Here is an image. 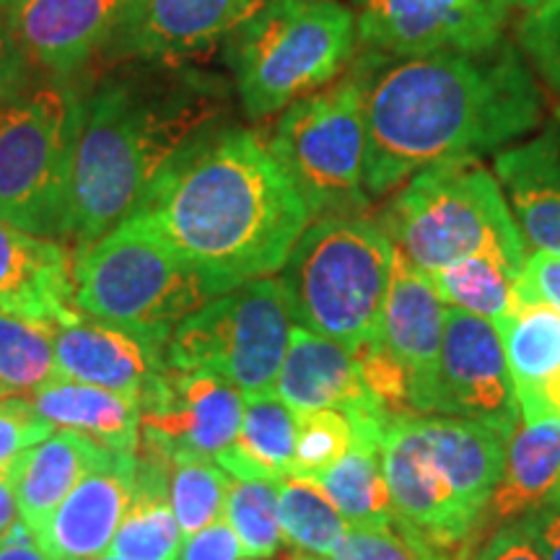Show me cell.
Masks as SVG:
<instances>
[{
	"label": "cell",
	"instance_id": "obj_13",
	"mask_svg": "<svg viewBox=\"0 0 560 560\" xmlns=\"http://www.w3.org/2000/svg\"><path fill=\"white\" fill-rule=\"evenodd\" d=\"M433 416L475 420L506 444L520 429V400L493 322L446 306Z\"/></svg>",
	"mask_w": 560,
	"mask_h": 560
},
{
	"label": "cell",
	"instance_id": "obj_40",
	"mask_svg": "<svg viewBox=\"0 0 560 560\" xmlns=\"http://www.w3.org/2000/svg\"><path fill=\"white\" fill-rule=\"evenodd\" d=\"M32 60L21 50L5 19H0V107L32 86Z\"/></svg>",
	"mask_w": 560,
	"mask_h": 560
},
{
	"label": "cell",
	"instance_id": "obj_36",
	"mask_svg": "<svg viewBox=\"0 0 560 560\" xmlns=\"http://www.w3.org/2000/svg\"><path fill=\"white\" fill-rule=\"evenodd\" d=\"M516 42L532 73L560 104V0L545 9L522 13L516 21Z\"/></svg>",
	"mask_w": 560,
	"mask_h": 560
},
{
	"label": "cell",
	"instance_id": "obj_11",
	"mask_svg": "<svg viewBox=\"0 0 560 560\" xmlns=\"http://www.w3.org/2000/svg\"><path fill=\"white\" fill-rule=\"evenodd\" d=\"M293 332L278 276L249 280L210 299L172 330L166 366L210 371L244 397L268 395Z\"/></svg>",
	"mask_w": 560,
	"mask_h": 560
},
{
	"label": "cell",
	"instance_id": "obj_9",
	"mask_svg": "<svg viewBox=\"0 0 560 560\" xmlns=\"http://www.w3.org/2000/svg\"><path fill=\"white\" fill-rule=\"evenodd\" d=\"M79 125L81 91L70 83L30 86L0 107V221L68 242Z\"/></svg>",
	"mask_w": 560,
	"mask_h": 560
},
{
	"label": "cell",
	"instance_id": "obj_31",
	"mask_svg": "<svg viewBox=\"0 0 560 560\" xmlns=\"http://www.w3.org/2000/svg\"><path fill=\"white\" fill-rule=\"evenodd\" d=\"M278 514L285 540L314 558L330 560L348 532V522L325 490L291 475L278 480Z\"/></svg>",
	"mask_w": 560,
	"mask_h": 560
},
{
	"label": "cell",
	"instance_id": "obj_30",
	"mask_svg": "<svg viewBox=\"0 0 560 560\" xmlns=\"http://www.w3.org/2000/svg\"><path fill=\"white\" fill-rule=\"evenodd\" d=\"M516 272L495 257H465L446 268L429 272L433 289L446 306L488 322H499L516 312Z\"/></svg>",
	"mask_w": 560,
	"mask_h": 560
},
{
	"label": "cell",
	"instance_id": "obj_32",
	"mask_svg": "<svg viewBox=\"0 0 560 560\" xmlns=\"http://www.w3.org/2000/svg\"><path fill=\"white\" fill-rule=\"evenodd\" d=\"M58 376L55 327L0 312V395L26 397Z\"/></svg>",
	"mask_w": 560,
	"mask_h": 560
},
{
	"label": "cell",
	"instance_id": "obj_33",
	"mask_svg": "<svg viewBox=\"0 0 560 560\" xmlns=\"http://www.w3.org/2000/svg\"><path fill=\"white\" fill-rule=\"evenodd\" d=\"M223 520L234 529L244 558H272L285 542L278 514V480H240L229 475Z\"/></svg>",
	"mask_w": 560,
	"mask_h": 560
},
{
	"label": "cell",
	"instance_id": "obj_23",
	"mask_svg": "<svg viewBox=\"0 0 560 560\" xmlns=\"http://www.w3.org/2000/svg\"><path fill=\"white\" fill-rule=\"evenodd\" d=\"M109 450L81 433L60 429L39 444L11 459V478L16 488L21 522L37 537L52 511L75 488L91 467L107 457Z\"/></svg>",
	"mask_w": 560,
	"mask_h": 560
},
{
	"label": "cell",
	"instance_id": "obj_27",
	"mask_svg": "<svg viewBox=\"0 0 560 560\" xmlns=\"http://www.w3.org/2000/svg\"><path fill=\"white\" fill-rule=\"evenodd\" d=\"M170 475V459L138 446L136 488L120 527L112 537L109 556L128 560H177L185 537L172 509Z\"/></svg>",
	"mask_w": 560,
	"mask_h": 560
},
{
	"label": "cell",
	"instance_id": "obj_24",
	"mask_svg": "<svg viewBox=\"0 0 560 560\" xmlns=\"http://www.w3.org/2000/svg\"><path fill=\"white\" fill-rule=\"evenodd\" d=\"M560 472V418L522 420L506 444V459L480 524L493 532L542 506Z\"/></svg>",
	"mask_w": 560,
	"mask_h": 560
},
{
	"label": "cell",
	"instance_id": "obj_37",
	"mask_svg": "<svg viewBox=\"0 0 560 560\" xmlns=\"http://www.w3.org/2000/svg\"><path fill=\"white\" fill-rule=\"evenodd\" d=\"M330 560H450V556L395 522L380 529L348 527Z\"/></svg>",
	"mask_w": 560,
	"mask_h": 560
},
{
	"label": "cell",
	"instance_id": "obj_43",
	"mask_svg": "<svg viewBox=\"0 0 560 560\" xmlns=\"http://www.w3.org/2000/svg\"><path fill=\"white\" fill-rule=\"evenodd\" d=\"M516 524L535 542V548L542 552L545 560H560V506L542 503V506L524 514Z\"/></svg>",
	"mask_w": 560,
	"mask_h": 560
},
{
	"label": "cell",
	"instance_id": "obj_25",
	"mask_svg": "<svg viewBox=\"0 0 560 560\" xmlns=\"http://www.w3.org/2000/svg\"><path fill=\"white\" fill-rule=\"evenodd\" d=\"M353 420V444L330 470H325L312 482L325 490L335 503L348 527L380 529L397 522L387 478L382 467V439L387 418L361 416Z\"/></svg>",
	"mask_w": 560,
	"mask_h": 560
},
{
	"label": "cell",
	"instance_id": "obj_20",
	"mask_svg": "<svg viewBox=\"0 0 560 560\" xmlns=\"http://www.w3.org/2000/svg\"><path fill=\"white\" fill-rule=\"evenodd\" d=\"M272 395L289 405L296 416L314 410H340L350 418L376 416L392 420L363 380L359 359L335 340L296 325Z\"/></svg>",
	"mask_w": 560,
	"mask_h": 560
},
{
	"label": "cell",
	"instance_id": "obj_10",
	"mask_svg": "<svg viewBox=\"0 0 560 560\" xmlns=\"http://www.w3.org/2000/svg\"><path fill=\"white\" fill-rule=\"evenodd\" d=\"M363 96L366 60L361 58L342 79L280 112L270 132L272 159L296 187L312 219L369 208Z\"/></svg>",
	"mask_w": 560,
	"mask_h": 560
},
{
	"label": "cell",
	"instance_id": "obj_49",
	"mask_svg": "<svg viewBox=\"0 0 560 560\" xmlns=\"http://www.w3.org/2000/svg\"><path fill=\"white\" fill-rule=\"evenodd\" d=\"M16 3H21V0H0V11L11 9V5H16Z\"/></svg>",
	"mask_w": 560,
	"mask_h": 560
},
{
	"label": "cell",
	"instance_id": "obj_7",
	"mask_svg": "<svg viewBox=\"0 0 560 560\" xmlns=\"http://www.w3.org/2000/svg\"><path fill=\"white\" fill-rule=\"evenodd\" d=\"M353 9L340 0H265L226 39L244 115L265 120L330 86L353 62Z\"/></svg>",
	"mask_w": 560,
	"mask_h": 560
},
{
	"label": "cell",
	"instance_id": "obj_22",
	"mask_svg": "<svg viewBox=\"0 0 560 560\" xmlns=\"http://www.w3.org/2000/svg\"><path fill=\"white\" fill-rule=\"evenodd\" d=\"M493 174L524 244L560 257V120L495 153Z\"/></svg>",
	"mask_w": 560,
	"mask_h": 560
},
{
	"label": "cell",
	"instance_id": "obj_53",
	"mask_svg": "<svg viewBox=\"0 0 560 560\" xmlns=\"http://www.w3.org/2000/svg\"><path fill=\"white\" fill-rule=\"evenodd\" d=\"M0 397H3V395H0Z\"/></svg>",
	"mask_w": 560,
	"mask_h": 560
},
{
	"label": "cell",
	"instance_id": "obj_48",
	"mask_svg": "<svg viewBox=\"0 0 560 560\" xmlns=\"http://www.w3.org/2000/svg\"><path fill=\"white\" fill-rule=\"evenodd\" d=\"M545 503H550V506H560V472H558V480L552 482L548 499H545Z\"/></svg>",
	"mask_w": 560,
	"mask_h": 560
},
{
	"label": "cell",
	"instance_id": "obj_50",
	"mask_svg": "<svg viewBox=\"0 0 560 560\" xmlns=\"http://www.w3.org/2000/svg\"><path fill=\"white\" fill-rule=\"evenodd\" d=\"M89 560H128V558H117V556H109V552H107V556H96V558H89Z\"/></svg>",
	"mask_w": 560,
	"mask_h": 560
},
{
	"label": "cell",
	"instance_id": "obj_45",
	"mask_svg": "<svg viewBox=\"0 0 560 560\" xmlns=\"http://www.w3.org/2000/svg\"><path fill=\"white\" fill-rule=\"evenodd\" d=\"M19 520L21 514H19L16 488H13V478H11V462H3V465H0V537H3Z\"/></svg>",
	"mask_w": 560,
	"mask_h": 560
},
{
	"label": "cell",
	"instance_id": "obj_17",
	"mask_svg": "<svg viewBox=\"0 0 560 560\" xmlns=\"http://www.w3.org/2000/svg\"><path fill=\"white\" fill-rule=\"evenodd\" d=\"M444 317L446 304L429 276L395 247L376 348L387 350L408 376L412 416H433Z\"/></svg>",
	"mask_w": 560,
	"mask_h": 560
},
{
	"label": "cell",
	"instance_id": "obj_15",
	"mask_svg": "<svg viewBox=\"0 0 560 560\" xmlns=\"http://www.w3.org/2000/svg\"><path fill=\"white\" fill-rule=\"evenodd\" d=\"M265 0H125L112 32L109 58L185 62L210 52Z\"/></svg>",
	"mask_w": 560,
	"mask_h": 560
},
{
	"label": "cell",
	"instance_id": "obj_2",
	"mask_svg": "<svg viewBox=\"0 0 560 560\" xmlns=\"http://www.w3.org/2000/svg\"><path fill=\"white\" fill-rule=\"evenodd\" d=\"M136 215L215 296L278 272L312 221L268 143L223 125L166 164Z\"/></svg>",
	"mask_w": 560,
	"mask_h": 560
},
{
	"label": "cell",
	"instance_id": "obj_5",
	"mask_svg": "<svg viewBox=\"0 0 560 560\" xmlns=\"http://www.w3.org/2000/svg\"><path fill=\"white\" fill-rule=\"evenodd\" d=\"M392 255L387 231L366 213L312 219L278 270L293 325L353 355L376 346Z\"/></svg>",
	"mask_w": 560,
	"mask_h": 560
},
{
	"label": "cell",
	"instance_id": "obj_8",
	"mask_svg": "<svg viewBox=\"0 0 560 560\" xmlns=\"http://www.w3.org/2000/svg\"><path fill=\"white\" fill-rule=\"evenodd\" d=\"M73 299L89 317L172 335L215 293L149 221L132 215L73 257Z\"/></svg>",
	"mask_w": 560,
	"mask_h": 560
},
{
	"label": "cell",
	"instance_id": "obj_28",
	"mask_svg": "<svg viewBox=\"0 0 560 560\" xmlns=\"http://www.w3.org/2000/svg\"><path fill=\"white\" fill-rule=\"evenodd\" d=\"M299 416L272 392L244 397L242 425L234 444L215 457V465L240 480H280L291 470Z\"/></svg>",
	"mask_w": 560,
	"mask_h": 560
},
{
	"label": "cell",
	"instance_id": "obj_1",
	"mask_svg": "<svg viewBox=\"0 0 560 560\" xmlns=\"http://www.w3.org/2000/svg\"><path fill=\"white\" fill-rule=\"evenodd\" d=\"M363 60L371 200L441 161L495 156L542 122V86L509 39L486 52Z\"/></svg>",
	"mask_w": 560,
	"mask_h": 560
},
{
	"label": "cell",
	"instance_id": "obj_14",
	"mask_svg": "<svg viewBox=\"0 0 560 560\" xmlns=\"http://www.w3.org/2000/svg\"><path fill=\"white\" fill-rule=\"evenodd\" d=\"M138 446L164 459L219 457L242 425L244 395L210 371L166 369L140 397Z\"/></svg>",
	"mask_w": 560,
	"mask_h": 560
},
{
	"label": "cell",
	"instance_id": "obj_21",
	"mask_svg": "<svg viewBox=\"0 0 560 560\" xmlns=\"http://www.w3.org/2000/svg\"><path fill=\"white\" fill-rule=\"evenodd\" d=\"M0 312L50 327L81 317L73 299V257L60 242L0 221Z\"/></svg>",
	"mask_w": 560,
	"mask_h": 560
},
{
	"label": "cell",
	"instance_id": "obj_38",
	"mask_svg": "<svg viewBox=\"0 0 560 560\" xmlns=\"http://www.w3.org/2000/svg\"><path fill=\"white\" fill-rule=\"evenodd\" d=\"M55 431L24 397H0V465L45 441Z\"/></svg>",
	"mask_w": 560,
	"mask_h": 560
},
{
	"label": "cell",
	"instance_id": "obj_29",
	"mask_svg": "<svg viewBox=\"0 0 560 560\" xmlns=\"http://www.w3.org/2000/svg\"><path fill=\"white\" fill-rule=\"evenodd\" d=\"M493 327L501 335L522 420H532L542 387L560 371V312L520 304Z\"/></svg>",
	"mask_w": 560,
	"mask_h": 560
},
{
	"label": "cell",
	"instance_id": "obj_34",
	"mask_svg": "<svg viewBox=\"0 0 560 560\" xmlns=\"http://www.w3.org/2000/svg\"><path fill=\"white\" fill-rule=\"evenodd\" d=\"M226 488L229 475L213 459L182 457L172 462L170 499L185 540L223 520Z\"/></svg>",
	"mask_w": 560,
	"mask_h": 560
},
{
	"label": "cell",
	"instance_id": "obj_16",
	"mask_svg": "<svg viewBox=\"0 0 560 560\" xmlns=\"http://www.w3.org/2000/svg\"><path fill=\"white\" fill-rule=\"evenodd\" d=\"M170 332L140 330L81 314L55 327V361L62 380L94 384L140 402L164 374Z\"/></svg>",
	"mask_w": 560,
	"mask_h": 560
},
{
	"label": "cell",
	"instance_id": "obj_35",
	"mask_svg": "<svg viewBox=\"0 0 560 560\" xmlns=\"http://www.w3.org/2000/svg\"><path fill=\"white\" fill-rule=\"evenodd\" d=\"M353 420L340 410H314L299 416L296 450H293L291 478L314 480L330 470L353 444Z\"/></svg>",
	"mask_w": 560,
	"mask_h": 560
},
{
	"label": "cell",
	"instance_id": "obj_18",
	"mask_svg": "<svg viewBox=\"0 0 560 560\" xmlns=\"http://www.w3.org/2000/svg\"><path fill=\"white\" fill-rule=\"evenodd\" d=\"M125 0H21L5 24L34 68L68 79L107 45Z\"/></svg>",
	"mask_w": 560,
	"mask_h": 560
},
{
	"label": "cell",
	"instance_id": "obj_4",
	"mask_svg": "<svg viewBox=\"0 0 560 560\" xmlns=\"http://www.w3.org/2000/svg\"><path fill=\"white\" fill-rule=\"evenodd\" d=\"M503 459L506 441L465 418L397 416L382 439L397 522L441 550L467 542L480 527Z\"/></svg>",
	"mask_w": 560,
	"mask_h": 560
},
{
	"label": "cell",
	"instance_id": "obj_47",
	"mask_svg": "<svg viewBox=\"0 0 560 560\" xmlns=\"http://www.w3.org/2000/svg\"><path fill=\"white\" fill-rule=\"evenodd\" d=\"M511 11H520V13H529L537 9H545V5L556 3V0H506Z\"/></svg>",
	"mask_w": 560,
	"mask_h": 560
},
{
	"label": "cell",
	"instance_id": "obj_26",
	"mask_svg": "<svg viewBox=\"0 0 560 560\" xmlns=\"http://www.w3.org/2000/svg\"><path fill=\"white\" fill-rule=\"evenodd\" d=\"M24 400L55 429L81 433L109 452L138 450L140 405L132 397L58 376Z\"/></svg>",
	"mask_w": 560,
	"mask_h": 560
},
{
	"label": "cell",
	"instance_id": "obj_12",
	"mask_svg": "<svg viewBox=\"0 0 560 560\" xmlns=\"http://www.w3.org/2000/svg\"><path fill=\"white\" fill-rule=\"evenodd\" d=\"M506 0H355V37L380 58L486 52L506 42Z\"/></svg>",
	"mask_w": 560,
	"mask_h": 560
},
{
	"label": "cell",
	"instance_id": "obj_41",
	"mask_svg": "<svg viewBox=\"0 0 560 560\" xmlns=\"http://www.w3.org/2000/svg\"><path fill=\"white\" fill-rule=\"evenodd\" d=\"M242 545L226 520H219L182 542L177 560H242Z\"/></svg>",
	"mask_w": 560,
	"mask_h": 560
},
{
	"label": "cell",
	"instance_id": "obj_51",
	"mask_svg": "<svg viewBox=\"0 0 560 560\" xmlns=\"http://www.w3.org/2000/svg\"><path fill=\"white\" fill-rule=\"evenodd\" d=\"M291 560H317V558L310 556V552H301V556H293Z\"/></svg>",
	"mask_w": 560,
	"mask_h": 560
},
{
	"label": "cell",
	"instance_id": "obj_44",
	"mask_svg": "<svg viewBox=\"0 0 560 560\" xmlns=\"http://www.w3.org/2000/svg\"><path fill=\"white\" fill-rule=\"evenodd\" d=\"M0 560H55L37 542L32 529L24 522H16L13 527L0 537Z\"/></svg>",
	"mask_w": 560,
	"mask_h": 560
},
{
	"label": "cell",
	"instance_id": "obj_39",
	"mask_svg": "<svg viewBox=\"0 0 560 560\" xmlns=\"http://www.w3.org/2000/svg\"><path fill=\"white\" fill-rule=\"evenodd\" d=\"M516 299L527 306H550L560 312V257L532 252L516 278Z\"/></svg>",
	"mask_w": 560,
	"mask_h": 560
},
{
	"label": "cell",
	"instance_id": "obj_46",
	"mask_svg": "<svg viewBox=\"0 0 560 560\" xmlns=\"http://www.w3.org/2000/svg\"><path fill=\"white\" fill-rule=\"evenodd\" d=\"M542 416H556L560 418V371L552 380L545 384L542 392H540V405H537V416L535 418H542ZM532 418V420H535Z\"/></svg>",
	"mask_w": 560,
	"mask_h": 560
},
{
	"label": "cell",
	"instance_id": "obj_42",
	"mask_svg": "<svg viewBox=\"0 0 560 560\" xmlns=\"http://www.w3.org/2000/svg\"><path fill=\"white\" fill-rule=\"evenodd\" d=\"M475 560H545L535 542L524 535V529L516 522L503 524V527L490 532V537L482 542Z\"/></svg>",
	"mask_w": 560,
	"mask_h": 560
},
{
	"label": "cell",
	"instance_id": "obj_3",
	"mask_svg": "<svg viewBox=\"0 0 560 560\" xmlns=\"http://www.w3.org/2000/svg\"><path fill=\"white\" fill-rule=\"evenodd\" d=\"M213 81L182 62L130 60L81 94L68 242L83 249L132 219L166 164L219 128Z\"/></svg>",
	"mask_w": 560,
	"mask_h": 560
},
{
	"label": "cell",
	"instance_id": "obj_52",
	"mask_svg": "<svg viewBox=\"0 0 560 560\" xmlns=\"http://www.w3.org/2000/svg\"><path fill=\"white\" fill-rule=\"evenodd\" d=\"M242 560H257V558H242Z\"/></svg>",
	"mask_w": 560,
	"mask_h": 560
},
{
	"label": "cell",
	"instance_id": "obj_19",
	"mask_svg": "<svg viewBox=\"0 0 560 560\" xmlns=\"http://www.w3.org/2000/svg\"><path fill=\"white\" fill-rule=\"evenodd\" d=\"M136 488V452H109L62 499L37 535L55 560H89L109 550Z\"/></svg>",
	"mask_w": 560,
	"mask_h": 560
},
{
	"label": "cell",
	"instance_id": "obj_6",
	"mask_svg": "<svg viewBox=\"0 0 560 560\" xmlns=\"http://www.w3.org/2000/svg\"><path fill=\"white\" fill-rule=\"evenodd\" d=\"M389 242L425 276L465 257H495L520 276L524 236L501 182L480 159H452L412 174L382 213Z\"/></svg>",
	"mask_w": 560,
	"mask_h": 560
}]
</instances>
